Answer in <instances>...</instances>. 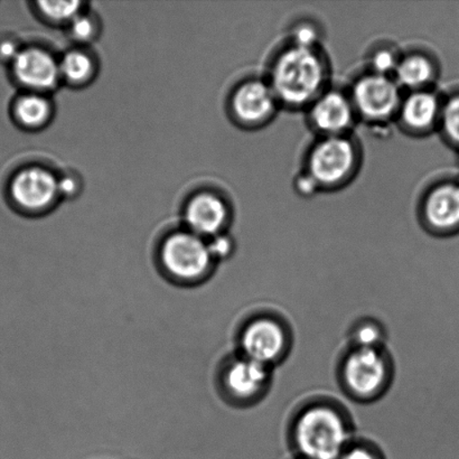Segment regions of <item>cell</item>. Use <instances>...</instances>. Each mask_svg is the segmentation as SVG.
<instances>
[{"label":"cell","instance_id":"cell-1","mask_svg":"<svg viewBox=\"0 0 459 459\" xmlns=\"http://www.w3.org/2000/svg\"><path fill=\"white\" fill-rule=\"evenodd\" d=\"M349 409L339 400L317 395L292 413L288 442L299 459H339L355 438Z\"/></svg>","mask_w":459,"mask_h":459},{"label":"cell","instance_id":"cell-2","mask_svg":"<svg viewBox=\"0 0 459 459\" xmlns=\"http://www.w3.org/2000/svg\"><path fill=\"white\" fill-rule=\"evenodd\" d=\"M336 376L342 391L353 402H377L394 384L393 355L386 348L349 346L337 364Z\"/></svg>","mask_w":459,"mask_h":459},{"label":"cell","instance_id":"cell-3","mask_svg":"<svg viewBox=\"0 0 459 459\" xmlns=\"http://www.w3.org/2000/svg\"><path fill=\"white\" fill-rule=\"evenodd\" d=\"M325 79V65L315 49L294 44L274 63L269 84L278 102L297 108L316 100Z\"/></svg>","mask_w":459,"mask_h":459},{"label":"cell","instance_id":"cell-4","mask_svg":"<svg viewBox=\"0 0 459 459\" xmlns=\"http://www.w3.org/2000/svg\"><path fill=\"white\" fill-rule=\"evenodd\" d=\"M294 334L281 314L263 309L252 314L238 333V353L270 368L290 357Z\"/></svg>","mask_w":459,"mask_h":459},{"label":"cell","instance_id":"cell-5","mask_svg":"<svg viewBox=\"0 0 459 459\" xmlns=\"http://www.w3.org/2000/svg\"><path fill=\"white\" fill-rule=\"evenodd\" d=\"M273 372V368L237 353L220 368V389L234 407H254L263 402L272 389Z\"/></svg>","mask_w":459,"mask_h":459},{"label":"cell","instance_id":"cell-6","mask_svg":"<svg viewBox=\"0 0 459 459\" xmlns=\"http://www.w3.org/2000/svg\"><path fill=\"white\" fill-rule=\"evenodd\" d=\"M164 272L174 281L196 283L212 273L215 260L208 242L192 232H179L166 238L160 250Z\"/></svg>","mask_w":459,"mask_h":459},{"label":"cell","instance_id":"cell-7","mask_svg":"<svg viewBox=\"0 0 459 459\" xmlns=\"http://www.w3.org/2000/svg\"><path fill=\"white\" fill-rule=\"evenodd\" d=\"M357 154L353 143L343 136L325 137L309 155V175L319 186H335L352 172Z\"/></svg>","mask_w":459,"mask_h":459},{"label":"cell","instance_id":"cell-8","mask_svg":"<svg viewBox=\"0 0 459 459\" xmlns=\"http://www.w3.org/2000/svg\"><path fill=\"white\" fill-rule=\"evenodd\" d=\"M355 111L364 118L385 120L400 109V87L389 76L368 74L355 83L352 92Z\"/></svg>","mask_w":459,"mask_h":459},{"label":"cell","instance_id":"cell-9","mask_svg":"<svg viewBox=\"0 0 459 459\" xmlns=\"http://www.w3.org/2000/svg\"><path fill=\"white\" fill-rule=\"evenodd\" d=\"M354 118L352 100L335 90L322 93L310 109V121L325 137L342 136L352 127Z\"/></svg>","mask_w":459,"mask_h":459},{"label":"cell","instance_id":"cell-10","mask_svg":"<svg viewBox=\"0 0 459 459\" xmlns=\"http://www.w3.org/2000/svg\"><path fill=\"white\" fill-rule=\"evenodd\" d=\"M276 94L267 82L252 80L241 85L233 97L234 114L243 123L256 125L268 120L277 109Z\"/></svg>","mask_w":459,"mask_h":459},{"label":"cell","instance_id":"cell-11","mask_svg":"<svg viewBox=\"0 0 459 459\" xmlns=\"http://www.w3.org/2000/svg\"><path fill=\"white\" fill-rule=\"evenodd\" d=\"M57 183L56 178L48 170L25 169L13 179L12 195L22 208L43 209L56 199L58 193Z\"/></svg>","mask_w":459,"mask_h":459},{"label":"cell","instance_id":"cell-12","mask_svg":"<svg viewBox=\"0 0 459 459\" xmlns=\"http://www.w3.org/2000/svg\"><path fill=\"white\" fill-rule=\"evenodd\" d=\"M425 220L433 231H459V183H445L430 192L425 201Z\"/></svg>","mask_w":459,"mask_h":459},{"label":"cell","instance_id":"cell-13","mask_svg":"<svg viewBox=\"0 0 459 459\" xmlns=\"http://www.w3.org/2000/svg\"><path fill=\"white\" fill-rule=\"evenodd\" d=\"M13 63L18 81L30 89H52L60 76V66L42 49L30 48L21 51Z\"/></svg>","mask_w":459,"mask_h":459},{"label":"cell","instance_id":"cell-14","mask_svg":"<svg viewBox=\"0 0 459 459\" xmlns=\"http://www.w3.org/2000/svg\"><path fill=\"white\" fill-rule=\"evenodd\" d=\"M228 218L227 206L213 195H200L190 202L186 221L192 233L201 238L215 237L221 232Z\"/></svg>","mask_w":459,"mask_h":459},{"label":"cell","instance_id":"cell-15","mask_svg":"<svg viewBox=\"0 0 459 459\" xmlns=\"http://www.w3.org/2000/svg\"><path fill=\"white\" fill-rule=\"evenodd\" d=\"M442 105L437 96L426 90H420L409 96L400 106V115L407 127L426 130L440 119Z\"/></svg>","mask_w":459,"mask_h":459},{"label":"cell","instance_id":"cell-16","mask_svg":"<svg viewBox=\"0 0 459 459\" xmlns=\"http://www.w3.org/2000/svg\"><path fill=\"white\" fill-rule=\"evenodd\" d=\"M434 74V66L429 58L416 54L399 61L394 72L395 82L399 87L420 91L430 82Z\"/></svg>","mask_w":459,"mask_h":459},{"label":"cell","instance_id":"cell-17","mask_svg":"<svg viewBox=\"0 0 459 459\" xmlns=\"http://www.w3.org/2000/svg\"><path fill=\"white\" fill-rule=\"evenodd\" d=\"M349 341L350 346H352V348H386L385 327L376 318L363 317L358 319L351 326Z\"/></svg>","mask_w":459,"mask_h":459},{"label":"cell","instance_id":"cell-18","mask_svg":"<svg viewBox=\"0 0 459 459\" xmlns=\"http://www.w3.org/2000/svg\"><path fill=\"white\" fill-rule=\"evenodd\" d=\"M15 112L21 124L27 127H39L49 116V105L44 98L29 94L18 100Z\"/></svg>","mask_w":459,"mask_h":459},{"label":"cell","instance_id":"cell-19","mask_svg":"<svg viewBox=\"0 0 459 459\" xmlns=\"http://www.w3.org/2000/svg\"><path fill=\"white\" fill-rule=\"evenodd\" d=\"M60 66V74L71 82H83L91 74L92 62L82 52H71L63 58Z\"/></svg>","mask_w":459,"mask_h":459},{"label":"cell","instance_id":"cell-20","mask_svg":"<svg viewBox=\"0 0 459 459\" xmlns=\"http://www.w3.org/2000/svg\"><path fill=\"white\" fill-rule=\"evenodd\" d=\"M439 120L449 141L459 146V94L445 103Z\"/></svg>","mask_w":459,"mask_h":459},{"label":"cell","instance_id":"cell-21","mask_svg":"<svg viewBox=\"0 0 459 459\" xmlns=\"http://www.w3.org/2000/svg\"><path fill=\"white\" fill-rule=\"evenodd\" d=\"M339 459H385L384 452L370 439L355 437Z\"/></svg>","mask_w":459,"mask_h":459},{"label":"cell","instance_id":"cell-22","mask_svg":"<svg viewBox=\"0 0 459 459\" xmlns=\"http://www.w3.org/2000/svg\"><path fill=\"white\" fill-rule=\"evenodd\" d=\"M40 11L54 21H74L78 16L79 2H40Z\"/></svg>","mask_w":459,"mask_h":459},{"label":"cell","instance_id":"cell-23","mask_svg":"<svg viewBox=\"0 0 459 459\" xmlns=\"http://www.w3.org/2000/svg\"><path fill=\"white\" fill-rule=\"evenodd\" d=\"M397 56L391 49H379L372 57L371 65L375 74L388 76L391 72H395L398 63Z\"/></svg>","mask_w":459,"mask_h":459},{"label":"cell","instance_id":"cell-24","mask_svg":"<svg viewBox=\"0 0 459 459\" xmlns=\"http://www.w3.org/2000/svg\"><path fill=\"white\" fill-rule=\"evenodd\" d=\"M208 246L211 255H212L215 261L227 259L233 251L231 238L222 236V234L213 237L212 240L208 242Z\"/></svg>","mask_w":459,"mask_h":459},{"label":"cell","instance_id":"cell-25","mask_svg":"<svg viewBox=\"0 0 459 459\" xmlns=\"http://www.w3.org/2000/svg\"><path fill=\"white\" fill-rule=\"evenodd\" d=\"M317 39V30L312 25H301L296 30L295 45L297 47L314 48Z\"/></svg>","mask_w":459,"mask_h":459},{"label":"cell","instance_id":"cell-26","mask_svg":"<svg viewBox=\"0 0 459 459\" xmlns=\"http://www.w3.org/2000/svg\"><path fill=\"white\" fill-rule=\"evenodd\" d=\"M94 27L91 20L85 16H76L72 21V34L79 39H88L93 34Z\"/></svg>","mask_w":459,"mask_h":459},{"label":"cell","instance_id":"cell-27","mask_svg":"<svg viewBox=\"0 0 459 459\" xmlns=\"http://www.w3.org/2000/svg\"><path fill=\"white\" fill-rule=\"evenodd\" d=\"M317 187L318 184L315 182V179L309 174L307 177L304 175V177L297 178V190L303 195H313Z\"/></svg>","mask_w":459,"mask_h":459},{"label":"cell","instance_id":"cell-28","mask_svg":"<svg viewBox=\"0 0 459 459\" xmlns=\"http://www.w3.org/2000/svg\"><path fill=\"white\" fill-rule=\"evenodd\" d=\"M20 53L21 51L18 49L15 43L6 40V42L0 44V57H2L3 60H11L13 62Z\"/></svg>","mask_w":459,"mask_h":459},{"label":"cell","instance_id":"cell-29","mask_svg":"<svg viewBox=\"0 0 459 459\" xmlns=\"http://www.w3.org/2000/svg\"><path fill=\"white\" fill-rule=\"evenodd\" d=\"M58 192L65 193L66 195H72L76 190V184L74 179L71 178H63L61 182L57 183Z\"/></svg>","mask_w":459,"mask_h":459}]
</instances>
